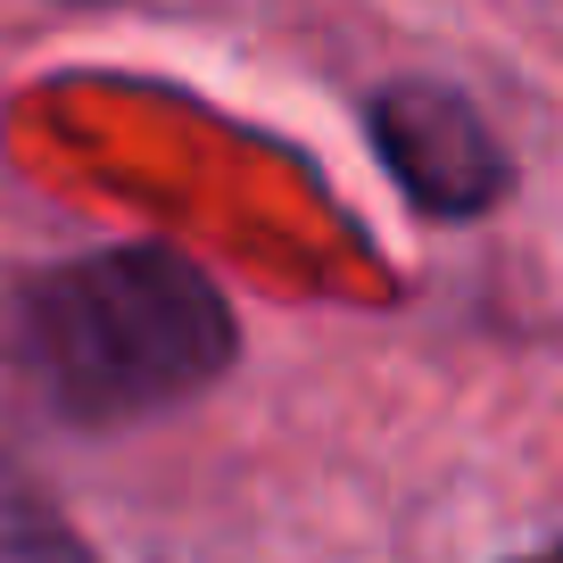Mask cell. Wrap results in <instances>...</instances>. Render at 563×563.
I'll list each match as a JSON object with an SVG mask.
<instances>
[{
	"mask_svg": "<svg viewBox=\"0 0 563 563\" xmlns=\"http://www.w3.org/2000/svg\"><path fill=\"white\" fill-rule=\"evenodd\" d=\"M9 356L67 422H141L199 398L241 356V323L183 249L133 241L25 274Z\"/></svg>",
	"mask_w": 563,
	"mask_h": 563,
	"instance_id": "obj_1",
	"label": "cell"
},
{
	"mask_svg": "<svg viewBox=\"0 0 563 563\" xmlns=\"http://www.w3.org/2000/svg\"><path fill=\"white\" fill-rule=\"evenodd\" d=\"M373 150L398 175V191L415 199L422 216H489L506 199L514 166L497 150L489 117H481L464 91L431 84V75H406V84H382L365 108Z\"/></svg>",
	"mask_w": 563,
	"mask_h": 563,
	"instance_id": "obj_2",
	"label": "cell"
},
{
	"mask_svg": "<svg viewBox=\"0 0 563 563\" xmlns=\"http://www.w3.org/2000/svg\"><path fill=\"white\" fill-rule=\"evenodd\" d=\"M0 563H91V547L67 530V514L42 497V481L0 448Z\"/></svg>",
	"mask_w": 563,
	"mask_h": 563,
	"instance_id": "obj_3",
	"label": "cell"
},
{
	"mask_svg": "<svg viewBox=\"0 0 563 563\" xmlns=\"http://www.w3.org/2000/svg\"><path fill=\"white\" fill-rule=\"evenodd\" d=\"M522 563H563V555H522Z\"/></svg>",
	"mask_w": 563,
	"mask_h": 563,
	"instance_id": "obj_4",
	"label": "cell"
}]
</instances>
